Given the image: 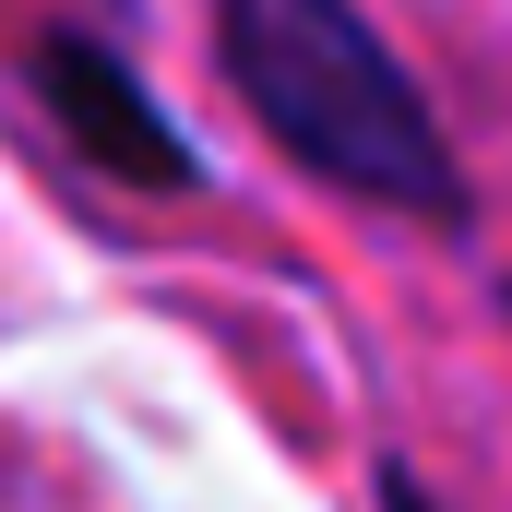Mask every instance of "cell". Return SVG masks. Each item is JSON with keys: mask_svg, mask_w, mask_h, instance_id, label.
Masks as SVG:
<instances>
[{"mask_svg": "<svg viewBox=\"0 0 512 512\" xmlns=\"http://www.w3.org/2000/svg\"><path fill=\"white\" fill-rule=\"evenodd\" d=\"M36 84H48V108L72 120V143H84L96 167H120V179H143V191H179V179H191V143L167 131V108H155L131 72H108L96 48L48 36V48H36Z\"/></svg>", "mask_w": 512, "mask_h": 512, "instance_id": "2", "label": "cell"}, {"mask_svg": "<svg viewBox=\"0 0 512 512\" xmlns=\"http://www.w3.org/2000/svg\"><path fill=\"white\" fill-rule=\"evenodd\" d=\"M227 60H239L251 108L322 179H346L370 203H405V215H453L441 131H429L417 84L382 60V36L346 0H227Z\"/></svg>", "mask_w": 512, "mask_h": 512, "instance_id": "1", "label": "cell"}]
</instances>
